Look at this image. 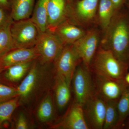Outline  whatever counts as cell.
Returning a JSON list of instances; mask_svg holds the SVG:
<instances>
[{
	"mask_svg": "<svg viewBox=\"0 0 129 129\" xmlns=\"http://www.w3.org/2000/svg\"><path fill=\"white\" fill-rule=\"evenodd\" d=\"M118 101L106 102V112L103 129H114L117 127L119 120Z\"/></svg>",
	"mask_w": 129,
	"mask_h": 129,
	"instance_id": "cell-23",
	"label": "cell"
},
{
	"mask_svg": "<svg viewBox=\"0 0 129 129\" xmlns=\"http://www.w3.org/2000/svg\"><path fill=\"white\" fill-rule=\"evenodd\" d=\"M39 57V53L35 46L28 48H16L1 58L0 64L6 68L14 64L35 61Z\"/></svg>",
	"mask_w": 129,
	"mask_h": 129,
	"instance_id": "cell-15",
	"label": "cell"
},
{
	"mask_svg": "<svg viewBox=\"0 0 129 129\" xmlns=\"http://www.w3.org/2000/svg\"><path fill=\"white\" fill-rule=\"evenodd\" d=\"M95 74L94 80L95 92L105 102L118 101L126 82Z\"/></svg>",
	"mask_w": 129,
	"mask_h": 129,
	"instance_id": "cell-11",
	"label": "cell"
},
{
	"mask_svg": "<svg viewBox=\"0 0 129 129\" xmlns=\"http://www.w3.org/2000/svg\"><path fill=\"white\" fill-rule=\"evenodd\" d=\"M5 10L0 8V29L11 25L13 21Z\"/></svg>",
	"mask_w": 129,
	"mask_h": 129,
	"instance_id": "cell-28",
	"label": "cell"
},
{
	"mask_svg": "<svg viewBox=\"0 0 129 129\" xmlns=\"http://www.w3.org/2000/svg\"><path fill=\"white\" fill-rule=\"evenodd\" d=\"M0 8L5 10L10 9L9 0H0Z\"/></svg>",
	"mask_w": 129,
	"mask_h": 129,
	"instance_id": "cell-30",
	"label": "cell"
},
{
	"mask_svg": "<svg viewBox=\"0 0 129 129\" xmlns=\"http://www.w3.org/2000/svg\"><path fill=\"white\" fill-rule=\"evenodd\" d=\"M39 53L38 58L42 63H52L64 45L53 32L49 30L39 33L35 45Z\"/></svg>",
	"mask_w": 129,
	"mask_h": 129,
	"instance_id": "cell-7",
	"label": "cell"
},
{
	"mask_svg": "<svg viewBox=\"0 0 129 129\" xmlns=\"http://www.w3.org/2000/svg\"><path fill=\"white\" fill-rule=\"evenodd\" d=\"M35 0H9L11 17L13 21L30 18Z\"/></svg>",
	"mask_w": 129,
	"mask_h": 129,
	"instance_id": "cell-19",
	"label": "cell"
},
{
	"mask_svg": "<svg viewBox=\"0 0 129 129\" xmlns=\"http://www.w3.org/2000/svg\"><path fill=\"white\" fill-rule=\"evenodd\" d=\"M6 69V68L0 64V74L2 73L4 70H5Z\"/></svg>",
	"mask_w": 129,
	"mask_h": 129,
	"instance_id": "cell-32",
	"label": "cell"
},
{
	"mask_svg": "<svg viewBox=\"0 0 129 129\" xmlns=\"http://www.w3.org/2000/svg\"><path fill=\"white\" fill-rule=\"evenodd\" d=\"M18 95L17 88L0 82V102L9 101Z\"/></svg>",
	"mask_w": 129,
	"mask_h": 129,
	"instance_id": "cell-27",
	"label": "cell"
},
{
	"mask_svg": "<svg viewBox=\"0 0 129 129\" xmlns=\"http://www.w3.org/2000/svg\"><path fill=\"white\" fill-rule=\"evenodd\" d=\"M86 32L80 26L67 20L57 27L52 32L65 46L74 44Z\"/></svg>",
	"mask_w": 129,
	"mask_h": 129,
	"instance_id": "cell-17",
	"label": "cell"
},
{
	"mask_svg": "<svg viewBox=\"0 0 129 129\" xmlns=\"http://www.w3.org/2000/svg\"><path fill=\"white\" fill-rule=\"evenodd\" d=\"M80 60L73 44L64 46L53 63L56 74L63 76L71 85L74 73Z\"/></svg>",
	"mask_w": 129,
	"mask_h": 129,
	"instance_id": "cell-8",
	"label": "cell"
},
{
	"mask_svg": "<svg viewBox=\"0 0 129 129\" xmlns=\"http://www.w3.org/2000/svg\"><path fill=\"white\" fill-rule=\"evenodd\" d=\"M10 31L16 48H28L35 46L39 32L31 18L13 21Z\"/></svg>",
	"mask_w": 129,
	"mask_h": 129,
	"instance_id": "cell-4",
	"label": "cell"
},
{
	"mask_svg": "<svg viewBox=\"0 0 129 129\" xmlns=\"http://www.w3.org/2000/svg\"><path fill=\"white\" fill-rule=\"evenodd\" d=\"M70 88L65 79L56 74L52 90L57 109L59 111H62L69 102L71 96Z\"/></svg>",
	"mask_w": 129,
	"mask_h": 129,
	"instance_id": "cell-18",
	"label": "cell"
},
{
	"mask_svg": "<svg viewBox=\"0 0 129 129\" xmlns=\"http://www.w3.org/2000/svg\"><path fill=\"white\" fill-rule=\"evenodd\" d=\"M11 25L0 29V58L15 49L10 31Z\"/></svg>",
	"mask_w": 129,
	"mask_h": 129,
	"instance_id": "cell-25",
	"label": "cell"
},
{
	"mask_svg": "<svg viewBox=\"0 0 129 129\" xmlns=\"http://www.w3.org/2000/svg\"><path fill=\"white\" fill-rule=\"evenodd\" d=\"M53 129H88L83 106L75 101L69 107L62 119L50 126Z\"/></svg>",
	"mask_w": 129,
	"mask_h": 129,
	"instance_id": "cell-12",
	"label": "cell"
},
{
	"mask_svg": "<svg viewBox=\"0 0 129 129\" xmlns=\"http://www.w3.org/2000/svg\"><path fill=\"white\" fill-rule=\"evenodd\" d=\"M116 11L110 0H99L97 17L104 32L108 27Z\"/></svg>",
	"mask_w": 129,
	"mask_h": 129,
	"instance_id": "cell-21",
	"label": "cell"
},
{
	"mask_svg": "<svg viewBox=\"0 0 129 129\" xmlns=\"http://www.w3.org/2000/svg\"><path fill=\"white\" fill-rule=\"evenodd\" d=\"M56 109L52 89L48 91L42 98L34 112L38 122L50 126L55 123L57 120Z\"/></svg>",
	"mask_w": 129,
	"mask_h": 129,
	"instance_id": "cell-13",
	"label": "cell"
},
{
	"mask_svg": "<svg viewBox=\"0 0 129 129\" xmlns=\"http://www.w3.org/2000/svg\"><path fill=\"white\" fill-rule=\"evenodd\" d=\"M116 11L120 10L125 0H110Z\"/></svg>",
	"mask_w": 129,
	"mask_h": 129,
	"instance_id": "cell-29",
	"label": "cell"
},
{
	"mask_svg": "<svg viewBox=\"0 0 129 129\" xmlns=\"http://www.w3.org/2000/svg\"><path fill=\"white\" fill-rule=\"evenodd\" d=\"M35 61L7 67L0 74V82L17 88L28 74Z\"/></svg>",
	"mask_w": 129,
	"mask_h": 129,
	"instance_id": "cell-16",
	"label": "cell"
},
{
	"mask_svg": "<svg viewBox=\"0 0 129 129\" xmlns=\"http://www.w3.org/2000/svg\"><path fill=\"white\" fill-rule=\"evenodd\" d=\"M56 72L53 63L35 60L25 78L17 87L19 107L30 113L48 91L53 89Z\"/></svg>",
	"mask_w": 129,
	"mask_h": 129,
	"instance_id": "cell-1",
	"label": "cell"
},
{
	"mask_svg": "<svg viewBox=\"0 0 129 129\" xmlns=\"http://www.w3.org/2000/svg\"><path fill=\"white\" fill-rule=\"evenodd\" d=\"M72 82L75 96L74 101L84 106L95 93L94 80L90 69L84 64L76 67Z\"/></svg>",
	"mask_w": 129,
	"mask_h": 129,
	"instance_id": "cell-6",
	"label": "cell"
},
{
	"mask_svg": "<svg viewBox=\"0 0 129 129\" xmlns=\"http://www.w3.org/2000/svg\"><path fill=\"white\" fill-rule=\"evenodd\" d=\"M128 8L129 11V2L128 4Z\"/></svg>",
	"mask_w": 129,
	"mask_h": 129,
	"instance_id": "cell-34",
	"label": "cell"
},
{
	"mask_svg": "<svg viewBox=\"0 0 129 129\" xmlns=\"http://www.w3.org/2000/svg\"><path fill=\"white\" fill-rule=\"evenodd\" d=\"M99 0H79L68 3V19L76 25L85 27L95 21Z\"/></svg>",
	"mask_w": 129,
	"mask_h": 129,
	"instance_id": "cell-5",
	"label": "cell"
},
{
	"mask_svg": "<svg viewBox=\"0 0 129 129\" xmlns=\"http://www.w3.org/2000/svg\"><path fill=\"white\" fill-rule=\"evenodd\" d=\"M124 80L126 83L129 85V73H127L125 75L124 78Z\"/></svg>",
	"mask_w": 129,
	"mask_h": 129,
	"instance_id": "cell-31",
	"label": "cell"
},
{
	"mask_svg": "<svg viewBox=\"0 0 129 129\" xmlns=\"http://www.w3.org/2000/svg\"><path fill=\"white\" fill-rule=\"evenodd\" d=\"M17 113L12 124V128L15 129H29L34 128V123L28 117L30 114L24 109L20 110Z\"/></svg>",
	"mask_w": 129,
	"mask_h": 129,
	"instance_id": "cell-26",
	"label": "cell"
},
{
	"mask_svg": "<svg viewBox=\"0 0 129 129\" xmlns=\"http://www.w3.org/2000/svg\"><path fill=\"white\" fill-rule=\"evenodd\" d=\"M119 120L117 128H119L129 115V85L125 83L117 103Z\"/></svg>",
	"mask_w": 129,
	"mask_h": 129,
	"instance_id": "cell-22",
	"label": "cell"
},
{
	"mask_svg": "<svg viewBox=\"0 0 129 129\" xmlns=\"http://www.w3.org/2000/svg\"><path fill=\"white\" fill-rule=\"evenodd\" d=\"M104 33L101 47L129 67V13L116 11Z\"/></svg>",
	"mask_w": 129,
	"mask_h": 129,
	"instance_id": "cell-2",
	"label": "cell"
},
{
	"mask_svg": "<svg viewBox=\"0 0 129 129\" xmlns=\"http://www.w3.org/2000/svg\"><path fill=\"white\" fill-rule=\"evenodd\" d=\"M68 3H70L72 2L73 0H66Z\"/></svg>",
	"mask_w": 129,
	"mask_h": 129,
	"instance_id": "cell-33",
	"label": "cell"
},
{
	"mask_svg": "<svg viewBox=\"0 0 129 129\" xmlns=\"http://www.w3.org/2000/svg\"><path fill=\"white\" fill-rule=\"evenodd\" d=\"M48 0H38L30 18L39 33L47 30V5Z\"/></svg>",
	"mask_w": 129,
	"mask_h": 129,
	"instance_id": "cell-20",
	"label": "cell"
},
{
	"mask_svg": "<svg viewBox=\"0 0 129 129\" xmlns=\"http://www.w3.org/2000/svg\"><path fill=\"white\" fill-rule=\"evenodd\" d=\"M19 106L18 96L7 101L0 102V128H2L3 123L11 120L14 112Z\"/></svg>",
	"mask_w": 129,
	"mask_h": 129,
	"instance_id": "cell-24",
	"label": "cell"
},
{
	"mask_svg": "<svg viewBox=\"0 0 129 129\" xmlns=\"http://www.w3.org/2000/svg\"><path fill=\"white\" fill-rule=\"evenodd\" d=\"M68 8L66 0H48L47 30L53 32L58 25L68 20Z\"/></svg>",
	"mask_w": 129,
	"mask_h": 129,
	"instance_id": "cell-14",
	"label": "cell"
},
{
	"mask_svg": "<svg viewBox=\"0 0 129 129\" xmlns=\"http://www.w3.org/2000/svg\"><path fill=\"white\" fill-rule=\"evenodd\" d=\"M83 107L89 128L103 129L106 112V102L95 92Z\"/></svg>",
	"mask_w": 129,
	"mask_h": 129,
	"instance_id": "cell-10",
	"label": "cell"
},
{
	"mask_svg": "<svg viewBox=\"0 0 129 129\" xmlns=\"http://www.w3.org/2000/svg\"><path fill=\"white\" fill-rule=\"evenodd\" d=\"M94 73L114 79H124L129 67L120 61L111 51L100 47L91 63Z\"/></svg>",
	"mask_w": 129,
	"mask_h": 129,
	"instance_id": "cell-3",
	"label": "cell"
},
{
	"mask_svg": "<svg viewBox=\"0 0 129 129\" xmlns=\"http://www.w3.org/2000/svg\"><path fill=\"white\" fill-rule=\"evenodd\" d=\"M128 128L129 129V124L128 125Z\"/></svg>",
	"mask_w": 129,
	"mask_h": 129,
	"instance_id": "cell-35",
	"label": "cell"
},
{
	"mask_svg": "<svg viewBox=\"0 0 129 129\" xmlns=\"http://www.w3.org/2000/svg\"><path fill=\"white\" fill-rule=\"evenodd\" d=\"M99 39V30L92 28L73 44L83 64L89 68L97 50Z\"/></svg>",
	"mask_w": 129,
	"mask_h": 129,
	"instance_id": "cell-9",
	"label": "cell"
}]
</instances>
